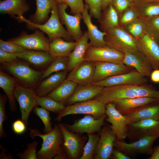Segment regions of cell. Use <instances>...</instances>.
Masks as SVG:
<instances>
[{
	"mask_svg": "<svg viewBox=\"0 0 159 159\" xmlns=\"http://www.w3.org/2000/svg\"><path fill=\"white\" fill-rule=\"evenodd\" d=\"M95 70L94 62L84 60L70 71L66 79L78 85L90 84L93 82Z\"/></svg>",
	"mask_w": 159,
	"mask_h": 159,
	"instance_id": "obj_19",
	"label": "cell"
},
{
	"mask_svg": "<svg viewBox=\"0 0 159 159\" xmlns=\"http://www.w3.org/2000/svg\"><path fill=\"white\" fill-rule=\"evenodd\" d=\"M0 148L1 149L2 151L1 152L0 154V159H12L13 158V156L11 155V154L9 153L7 154H6L4 153L5 150L0 144Z\"/></svg>",
	"mask_w": 159,
	"mask_h": 159,
	"instance_id": "obj_55",
	"label": "cell"
},
{
	"mask_svg": "<svg viewBox=\"0 0 159 159\" xmlns=\"http://www.w3.org/2000/svg\"><path fill=\"white\" fill-rule=\"evenodd\" d=\"M8 98L6 95L0 94V138H5L7 135L3 127V123L7 117L6 115L5 105Z\"/></svg>",
	"mask_w": 159,
	"mask_h": 159,
	"instance_id": "obj_40",
	"label": "cell"
},
{
	"mask_svg": "<svg viewBox=\"0 0 159 159\" xmlns=\"http://www.w3.org/2000/svg\"><path fill=\"white\" fill-rule=\"evenodd\" d=\"M129 0V1H131L132 0Z\"/></svg>",
	"mask_w": 159,
	"mask_h": 159,
	"instance_id": "obj_59",
	"label": "cell"
},
{
	"mask_svg": "<svg viewBox=\"0 0 159 159\" xmlns=\"http://www.w3.org/2000/svg\"><path fill=\"white\" fill-rule=\"evenodd\" d=\"M105 106L107 116L105 120L111 124L109 126L115 134L117 139L124 140L127 138L129 124L127 119L117 110L113 102L106 104Z\"/></svg>",
	"mask_w": 159,
	"mask_h": 159,
	"instance_id": "obj_11",
	"label": "cell"
},
{
	"mask_svg": "<svg viewBox=\"0 0 159 159\" xmlns=\"http://www.w3.org/2000/svg\"><path fill=\"white\" fill-rule=\"evenodd\" d=\"M51 13V16L49 19L42 24L33 23L24 16L17 18L16 20L20 22H25L29 30L39 29L46 33L50 42L54 39L59 37L68 41L73 40L60 21L58 12L57 4L53 7Z\"/></svg>",
	"mask_w": 159,
	"mask_h": 159,
	"instance_id": "obj_3",
	"label": "cell"
},
{
	"mask_svg": "<svg viewBox=\"0 0 159 159\" xmlns=\"http://www.w3.org/2000/svg\"><path fill=\"white\" fill-rule=\"evenodd\" d=\"M99 134L100 138L93 159L110 158L114 142L117 139L116 136L109 125L103 126Z\"/></svg>",
	"mask_w": 159,
	"mask_h": 159,
	"instance_id": "obj_17",
	"label": "cell"
},
{
	"mask_svg": "<svg viewBox=\"0 0 159 159\" xmlns=\"http://www.w3.org/2000/svg\"><path fill=\"white\" fill-rule=\"evenodd\" d=\"M68 57H62L54 59L48 67L42 72L41 80L47 77L52 74L62 71H67Z\"/></svg>",
	"mask_w": 159,
	"mask_h": 159,
	"instance_id": "obj_35",
	"label": "cell"
},
{
	"mask_svg": "<svg viewBox=\"0 0 159 159\" xmlns=\"http://www.w3.org/2000/svg\"><path fill=\"white\" fill-rule=\"evenodd\" d=\"M89 7L85 4L84 10L82 13V19L86 26L89 46L94 47H101L106 46L105 37L107 35L105 32L99 30L97 26L93 24L91 20V16L89 13Z\"/></svg>",
	"mask_w": 159,
	"mask_h": 159,
	"instance_id": "obj_22",
	"label": "cell"
},
{
	"mask_svg": "<svg viewBox=\"0 0 159 159\" xmlns=\"http://www.w3.org/2000/svg\"><path fill=\"white\" fill-rule=\"evenodd\" d=\"M155 0L156 1H159V0Z\"/></svg>",
	"mask_w": 159,
	"mask_h": 159,
	"instance_id": "obj_58",
	"label": "cell"
},
{
	"mask_svg": "<svg viewBox=\"0 0 159 159\" xmlns=\"http://www.w3.org/2000/svg\"><path fill=\"white\" fill-rule=\"evenodd\" d=\"M57 4H60L64 3L65 0H54Z\"/></svg>",
	"mask_w": 159,
	"mask_h": 159,
	"instance_id": "obj_57",
	"label": "cell"
},
{
	"mask_svg": "<svg viewBox=\"0 0 159 159\" xmlns=\"http://www.w3.org/2000/svg\"><path fill=\"white\" fill-rule=\"evenodd\" d=\"M54 159H68V157L63 147L60 151L56 155Z\"/></svg>",
	"mask_w": 159,
	"mask_h": 159,
	"instance_id": "obj_53",
	"label": "cell"
},
{
	"mask_svg": "<svg viewBox=\"0 0 159 159\" xmlns=\"http://www.w3.org/2000/svg\"><path fill=\"white\" fill-rule=\"evenodd\" d=\"M148 77L134 69L125 73L112 76L91 84L104 87L131 84H146Z\"/></svg>",
	"mask_w": 159,
	"mask_h": 159,
	"instance_id": "obj_15",
	"label": "cell"
},
{
	"mask_svg": "<svg viewBox=\"0 0 159 159\" xmlns=\"http://www.w3.org/2000/svg\"><path fill=\"white\" fill-rule=\"evenodd\" d=\"M37 105L40 106L49 111L57 114L65 106L64 104L47 96H37Z\"/></svg>",
	"mask_w": 159,
	"mask_h": 159,
	"instance_id": "obj_36",
	"label": "cell"
},
{
	"mask_svg": "<svg viewBox=\"0 0 159 159\" xmlns=\"http://www.w3.org/2000/svg\"><path fill=\"white\" fill-rule=\"evenodd\" d=\"M15 54L19 59L37 66L46 65L54 59L48 52L42 51L28 49Z\"/></svg>",
	"mask_w": 159,
	"mask_h": 159,
	"instance_id": "obj_30",
	"label": "cell"
},
{
	"mask_svg": "<svg viewBox=\"0 0 159 159\" xmlns=\"http://www.w3.org/2000/svg\"><path fill=\"white\" fill-rule=\"evenodd\" d=\"M124 53L106 46L101 47L90 46L86 52L84 60L95 62H109L123 64Z\"/></svg>",
	"mask_w": 159,
	"mask_h": 159,
	"instance_id": "obj_13",
	"label": "cell"
},
{
	"mask_svg": "<svg viewBox=\"0 0 159 159\" xmlns=\"http://www.w3.org/2000/svg\"><path fill=\"white\" fill-rule=\"evenodd\" d=\"M18 82L15 78L10 76L0 69V87L8 97L9 108L12 112L15 111L16 108L14 92L15 86Z\"/></svg>",
	"mask_w": 159,
	"mask_h": 159,
	"instance_id": "obj_29",
	"label": "cell"
},
{
	"mask_svg": "<svg viewBox=\"0 0 159 159\" xmlns=\"http://www.w3.org/2000/svg\"><path fill=\"white\" fill-rule=\"evenodd\" d=\"M32 138L36 136L43 140L41 147L37 153V159H52L62 148L63 135L58 124H55L50 132L42 134L37 129H32L30 133Z\"/></svg>",
	"mask_w": 159,
	"mask_h": 159,
	"instance_id": "obj_2",
	"label": "cell"
},
{
	"mask_svg": "<svg viewBox=\"0 0 159 159\" xmlns=\"http://www.w3.org/2000/svg\"><path fill=\"white\" fill-rule=\"evenodd\" d=\"M94 62L95 70L93 82L100 81L114 75L128 72L134 69L124 64L102 62Z\"/></svg>",
	"mask_w": 159,
	"mask_h": 159,
	"instance_id": "obj_18",
	"label": "cell"
},
{
	"mask_svg": "<svg viewBox=\"0 0 159 159\" xmlns=\"http://www.w3.org/2000/svg\"><path fill=\"white\" fill-rule=\"evenodd\" d=\"M142 10L143 15L148 17L159 15V3L147 4Z\"/></svg>",
	"mask_w": 159,
	"mask_h": 159,
	"instance_id": "obj_46",
	"label": "cell"
},
{
	"mask_svg": "<svg viewBox=\"0 0 159 159\" xmlns=\"http://www.w3.org/2000/svg\"><path fill=\"white\" fill-rule=\"evenodd\" d=\"M2 64L3 69L25 86L34 89L41 80L42 72L33 69L27 64L19 60Z\"/></svg>",
	"mask_w": 159,
	"mask_h": 159,
	"instance_id": "obj_5",
	"label": "cell"
},
{
	"mask_svg": "<svg viewBox=\"0 0 159 159\" xmlns=\"http://www.w3.org/2000/svg\"><path fill=\"white\" fill-rule=\"evenodd\" d=\"M159 138V135H153L129 143H126L124 140L117 139L114 146L131 157L141 154L151 155L153 152V144Z\"/></svg>",
	"mask_w": 159,
	"mask_h": 159,
	"instance_id": "obj_7",
	"label": "cell"
},
{
	"mask_svg": "<svg viewBox=\"0 0 159 159\" xmlns=\"http://www.w3.org/2000/svg\"><path fill=\"white\" fill-rule=\"evenodd\" d=\"M127 24V29L128 30L135 38L139 39L144 34L145 28L143 22L134 21Z\"/></svg>",
	"mask_w": 159,
	"mask_h": 159,
	"instance_id": "obj_43",
	"label": "cell"
},
{
	"mask_svg": "<svg viewBox=\"0 0 159 159\" xmlns=\"http://www.w3.org/2000/svg\"><path fill=\"white\" fill-rule=\"evenodd\" d=\"M64 138L63 148L69 159H80L82 156L86 136H81L79 133L68 130L64 124L58 123Z\"/></svg>",
	"mask_w": 159,
	"mask_h": 159,
	"instance_id": "obj_10",
	"label": "cell"
},
{
	"mask_svg": "<svg viewBox=\"0 0 159 159\" xmlns=\"http://www.w3.org/2000/svg\"><path fill=\"white\" fill-rule=\"evenodd\" d=\"M18 59L15 54L7 52L0 48V62L1 64L14 62L18 60Z\"/></svg>",
	"mask_w": 159,
	"mask_h": 159,
	"instance_id": "obj_48",
	"label": "cell"
},
{
	"mask_svg": "<svg viewBox=\"0 0 159 159\" xmlns=\"http://www.w3.org/2000/svg\"><path fill=\"white\" fill-rule=\"evenodd\" d=\"M155 135H159V120L145 119L128 125L127 138L130 143Z\"/></svg>",
	"mask_w": 159,
	"mask_h": 159,
	"instance_id": "obj_12",
	"label": "cell"
},
{
	"mask_svg": "<svg viewBox=\"0 0 159 159\" xmlns=\"http://www.w3.org/2000/svg\"><path fill=\"white\" fill-rule=\"evenodd\" d=\"M151 80L154 83H159V69L152 71L150 76Z\"/></svg>",
	"mask_w": 159,
	"mask_h": 159,
	"instance_id": "obj_52",
	"label": "cell"
},
{
	"mask_svg": "<svg viewBox=\"0 0 159 159\" xmlns=\"http://www.w3.org/2000/svg\"><path fill=\"white\" fill-rule=\"evenodd\" d=\"M89 7L90 14L92 16L98 20L102 13V0H84Z\"/></svg>",
	"mask_w": 159,
	"mask_h": 159,
	"instance_id": "obj_42",
	"label": "cell"
},
{
	"mask_svg": "<svg viewBox=\"0 0 159 159\" xmlns=\"http://www.w3.org/2000/svg\"><path fill=\"white\" fill-rule=\"evenodd\" d=\"M38 144L37 141H34L27 145L22 153H18L16 155L21 159H37L36 148Z\"/></svg>",
	"mask_w": 159,
	"mask_h": 159,
	"instance_id": "obj_41",
	"label": "cell"
},
{
	"mask_svg": "<svg viewBox=\"0 0 159 159\" xmlns=\"http://www.w3.org/2000/svg\"><path fill=\"white\" fill-rule=\"evenodd\" d=\"M88 140L83 149L82 154L80 159H92L98 142L99 133L88 134Z\"/></svg>",
	"mask_w": 159,
	"mask_h": 159,
	"instance_id": "obj_37",
	"label": "cell"
},
{
	"mask_svg": "<svg viewBox=\"0 0 159 159\" xmlns=\"http://www.w3.org/2000/svg\"><path fill=\"white\" fill-rule=\"evenodd\" d=\"M107 116L105 114L100 118L96 119L91 115H86L83 117L75 120L72 124H64L68 130L72 132L88 134L99 133L105 124V120Z\"/></svg>",
	"mask_w": 159,
	"mask_h": 159,
	"instance_id": "obj_14",
	"label": "cell"
},
{
	"mask_svg": "<svg viewBox=\"0 0 159 159\" xmlns=\"http://www.w3.org/2000/svg\"><path fill=\"white\" fill-rule=\"evenodd\" d=\"M68 6L64 3L57 4L58 14L60 21L64 25L67 32L75 41L83 35V33L80 27V21L82 19V14L73 15L68 14L66 10Z\"/></svg>",
	"mask_w": 159,
	"mask_h": 159,
	"instance_id": "obj_16",
	"label": "cell"
},
{
	"mask_svg": "<svg viewBox=\"0 0 159 159\" xmlns=\"http://www.w3.org/2000/svg\"><path fill=\"white\" fill-rule=\"evenodd\" d=\"M106 32L107 35L104 39L106 46L123 53L139 50L138 41L119 26L112 28Z\"/></svg>",
	"mask_w": 159,
	"mask_h": 159,
	"instance_id": "obj_4",
	"label": "cell"
},
{
	"mask_svg": "<svg viewBox=\"0 0 159 159\" xmlns=\"http://www.w3.org/2000/svg\"><path fill=\"white\" fill-rule=\"evenodd\" d=\"M8 41L28 49L47 52H49L50 43L44 33L38 29H36L34 33L31 34L23 31L18 37L8 39Z\"/></svg>",
	"mask_w": 159,
	"mask_h": 159,
	"instance_id": "obj_8",
	"label": "cell"
},
{
	"mask_svg": "<svg viewBox=\"0 0 159 159\" xmlns=\"http://www.w3.org/2000/svg\"><path fill=\"white\" fill-rule=\"evenodd\" d=\"M0 48L7 52L15 54L28 49L18 45L0 39Z\"/></svg>",
	"mask_w": 159,
	"mask_h": 159,
	"instance_id": "obj_44",
	"label": "cell"
},
{
	"mask_svg": "<svg viewBox=\"0 0 159 159\" xmlns=\"http://www.w3.org/2000/svg\"><path fill=\"white\" fill-rule=\"evenodd\" d=\"M34 112L41 120L44 125V133L51 132L53 129L51 122V117L49 111L42 107L36 106L34 108Z\"/></svg>",
	"mask_w": 159,
	"mask_h": 159,
	"instance_id": "obj_39",
	"label": "cell"
},
{
	"mask_svg": "<svg viewBox=\"0 0 159 159\" xmlns=\"http://www.w3.org/2000/svg\"><path fill=\"white\" fill-rule=\"evenodd\" d=\"M148 159H159V145L153 148V152L151 156Z\"/></svg>",
	"mask_w": 159,
	"mask_h": 159,
	"instance_id": "obj_54",
	"label": "cell"
},
{
	"mask_svg": "<svg viewBox=\"0 0 159 159\" xmlns=\"http://www.w3.org/2000/svg\"><path fill=\"white\" fill-rule=\"evenodd\" d=\"M125 115L129 124L145 119L159 120V100L138 108Z\"/></svg>",
	"mask_w": 159,
	"mask_h": 159,
	"instance_id": "obj_24",
	"label": "cell"
},
{
	"mask_svg": "<svg viewBox=\"0 0 159 159\" xmlns=\"http://www.w3.org/2000/svg\"><path fill=\"white\" fill-rule=\"evenodd\" d=\"M103 32L119 26L118 17L117 12L111 4L105 12L104 16L98 20Z\"/></svg>",
	"mask_w": 159,
	"mask_h": 159,
	"instance_id": "obj_34",
	"label": "cell"
},
{
	"mask_svg": "<svg viewBox=\"0 0 159 159\" xmlns=\"http://www.w3.org/2000/svg\"><path fill=\"white\" fill-rule=\"evenodd\" d=\"M104 87L92 85H78L73 93L67 100L65 106L93 99L101 92Z\"/></svg>",
	"mask_w": 159,
	"mask_h": 159,
	"instance_id": "obj_23",
	"label": "cell"
},
{
	"mask_svg": "<svg viewBox=\"0 0 159 159\" xmlns=\"http://www.w3.org/2000/svg\"><path fill=\"white\" fill-rule=\"evenodd\" d=\"M78 85L66 79L57 87L46 96L64 105L67 100L73 93Z\"/></svg>",
	"mask_w": 159,
	"mask_h": 159,
	"instance_id": "obj_33",
	"label": "cell"
},
{
	"mask_svg": "<svg viewBox=\"0 0 159 159\" xmlns=\"http://www.w3.org/2000/svg\"><path fill=\"white\" fill-rule=\"evenodd\" d=\"M30 9L26 0H4L0 2L1 14H7L13 18L23 16Z\"/></svg>",
	"mask_w": 159,
	"mask_h": 159,
	"instance_id": "obj_27",
	"label": "cell"
},
{
	"mask_svg": "<svg viewBox=\"0 0 159 159\" xmlns=\"http://www.w3.org/2000/svg\"><path fill=\"white\" fill-rule=\"evenodd\" d=\"M137 13L134 9H130L126 10L120 19V22L123 24H128L133 21L137 17Z\"/></svg>",
	"mask_w": 159,
	"mask_h": 159,
	"instance_id": "obj_47",
	"label": "cell"
},
{
	"mask_svg": "<svg viewBox=\"0 0 159 159\" xmlns=\"http://www.w3.org/2000/svg\"><path fill=\"white\" fill-rule=\"evenodd\" d=\"M111 4L117 12H119L124 11L130 5L128 0H113Z\"/></svg>",
	"mask_w": 159,
	"mask_h": 159,
	"instance_id": "obj_50",
	"label": "cell"
},
{
	"mask_svg": "<svg viewBox=\"0 0 159 159\" xmlns=\"http://www.w3.org/2000/svg\"><path fill=\"white\" fill-rule=\"evenodd\" d=\"M14 96L18 102L21 115L22 120L26 125L32 110L37 106V98L34 89L16 84L14 90Z\"/></svg>",
	"mask_w": 159,
	"mask_h": 159,
	"instance_id": "obj_9",
	"label": "cell"
},
{
	"mask_svg": "<svg viewBox=\"0 0 159 159\" xmlns=\"http://www.w3.org/2000/svg\"><path fill=\"white\" fill-rule=\"evenodd\" d=\"M139 50L148 60L154 69H159V46L148 34L139 38Z\"/></svg>",
	"mask_w": 159,
	"mask_h": 159,
	"instance_id": "obj_21",
	"label": "cell"
},
{
	"mask_svg": "<svg viewBox=\"0 0 159 159\" xmlns=\"http://www.w3.org/2000/svg\"><path fill=\"white\" fill-rule=\"evenodd\" d=\"M145 84L104 87L100 93L92 99L105 104L119 99L139 97H149L159 100V90Z\"/></svg>",
	"mask_w": 159,
	"mask_h": 159,
	"instance_id": "obj_1",
	"label": "cell"
},
{
	"mask_svg": "<svg viewBox=\"0 0 159 159\" xmlns=\"http://www.w3.org/2000/svg\"><path fill=\"white\" fill-rule=\"evenodd\" d=\"M76 42L64 40L62 38H57L51 41L48 52L52 58L69 57L74 49Z\"/></svg>",
	"mask_w": 159,
	"mask_h": 159,
	"instance_id": "obj_32",
	"label": "cell"
},
{
	"mask_svg": "<svg viewBox=\"0 0 159 159\" xmlns=\"http://www.w3.org/2000/svg\"><path fill=\"white\" fill-rule=\"evenodd\" d=\"M26 125L22 120H17L12 124L13 130L16 134H21L24 132L26 130Z\"/></svg>",
	"mask_w": 159,
	"mask_h": 159,
	"instance_id": "obj_49",
	"label": "cell"
},
{
	"mask_svg": "<svg viewBox=\"0 0 159 159\" xmlns=\"http://www.w3.org/2000/svg\"><path fill=\"white\" fill-rule=\"evenodd\" d=\"M105 114V104L97 100L92 99L65 106L58 114L55 121H60L65 116L79 114L90 115L95 118L99 119Z\"/></svg>",
	"mask_w": 159,
	"mask_h": 159,
	"instance_id": "obj_6",
	"label": "cell"
},
{
	"mask_svg": "<svg viewBox=\"0 0 159 159\" xmlns=\"http://www.w3.org/2000/svg\"><path fill=\"white\" fill-rule=\"evenodd\" d=\"M123 63L132 67L143 75L150 77L153 69L148 60L140 51L126 52Z\"/></svg>",
	"mask_w": 159,
	"mask_h": 159,
	"instance_id": "obj_20",
	"label": "cell"
},
{
	"mask_svg": "<svg viewBox=\"0 0 159 159\" xmlns=\"http://www.w3.org/2000/svg\"><path fill=\"white\" fill-rule=\"evenodd\" d=\"M36 9L34 14L30 16L29 19L35 24H42L49 19V14L53 7L57 3L54 0H35Z\"/></svg>",
	"mask_w": 159,
	"mask_h": 159,
	"instance_id": "obj_31",
	"label": "cell"
},
{
	"mask_svg": "<svg viewBox=\"0 0 159 159\" xmlns=\"http://www.w3.org/2000/svg\"><path fill=\"white\" fill-rule=\"evenodd\" d=\"M67 71H60L46 77L35 90L37 95L46 96L55 89L66 79Z\"/></svg>",
	"mask_w": 159,
	"mask_h": 159,
	"instance_id": "obj_28",
	"label": "cell"
},
{
	"mask_svg": "<svg viewBox=\"0 0 159 159\" xmlns=\"http://www.w3.org/2000/svg\"><path fill=\"white\" fill-rule=\"evenodd\" d=\"M143 23L148 34L155 41H159V15L148 17Z\"/></svg>",
	"mask_w": 159,
	"mask_h": 159,
	"instance_id": "obj_38",
	"label": "cell"
},
{
	"mask_svg": "<svg viewBox=\"0 0 159 159\" xmlns=\"http://www.w3.org/2000/svg\"><path fill=\"white\" fill-rule=\"evenodd\" d=\"M159 100L151 97H139L119 99L113 102L117 110L125 115L138 108Z\"/></svg>",
	"mask_w": 159,
	"mask_h": 159,
	"instance_id": "obj_26",
	"label": "cell"
},
{
	"mask_svg": "<svg viewBox=\"0 0 159 159\" xmlns=\"http://www.w3.org/2000/svg\"><path fill=\"white\" fill-rule=\"evenodd\" d=\"M84 0H65V3L70 9V12L73 15L82 14L85 6Z\"/></svg>",
	"mask_w": 159,
	"mask_h": 159,
	"instance_id": "obj_45",
	"label": "cell"
},
{
	"mask_svg": "<svg viewBox=\"0 0 159 159\" xmlns=\"http://www.w3.org/2000/svg\"><path fill=\"white\" fill-rule=\"evenodd\" d=\"M112 159H131V157L129 156L123 152L115 148L114 149L110 158Z\"/></svg>",
	"mask_w": 159,
	"mask_h": 159,
	"instance_id": "obj_51",
	"label": "cell"
},
{
	"mask_svg": "<svg viewBox=\"0 0 159 159\" xmlns=\"http://www.w3.org/2000/svg\"><path fill=\"white\" fill-rule=\"evenodd\" d=\"M113 0H102V9L106 8L111 4Z\"/></svg>",
	"mask_w": 159,
	"mask_h": 159,
	"instance_id": "obj_56",
	"label": "cell"
},
{
	"mask_svg": "<svg viewBox=\"0 0 159 159\" xmlns=\"http://www.w3.org/2000/svg\"><path fill=\"white\" fill-rule=\"evenodd\" d=\"M87 31H85L82 37L76 41L74 49L69 57L67 71H71L84 60L86 51L89 46Z\"/></svg>",
	"mask_w": 159,
	"mask_h": 159,
	"instance_id": "obj_25",
	"label": "cell"
}]
</instances>
